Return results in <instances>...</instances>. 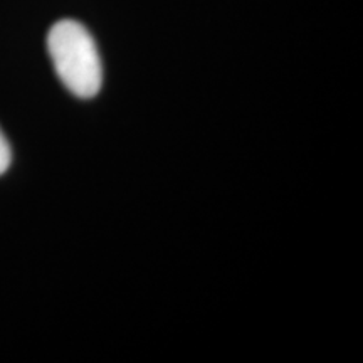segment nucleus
<instances>
[{"instance_id": "nucleus-1", "label": "nucleus", "mask_w": 363, "mask_h": 363, "mask_svg": "<svg viewBox=\"0 0 363 363\" xmlns=\"http://www.w3.org/2000/svg\"><path fill=\"white\" fill-rule=\"evenodd\" d=\"M48 51L62 84L78 98H93L101 89L103 67L96 43L84 26L65 19L51 27Z\"/></svg>"}, {"instance_id": "nucleus-2", "label": "nucleus", "mask_w": 363, "mask_h": 363, "mask_svg": "<svg viewBox=\"0 0 363 363\" xmlns=\"http://www.w3.org/2000/svg\"><path fill=\"white\" fill-rule=\"evenodd\" d=\"M11 160H12L11 147H9V142H7L6 136H4L2 131H0V175H2L4 172L9 169Z\"/></svg>"}]
</instances>
